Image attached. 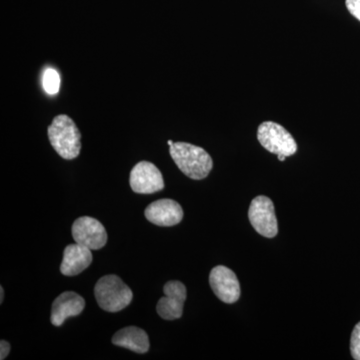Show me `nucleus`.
Returning <instances> with one entry per match:
<instances>
[{"label": "nucleus", "instance_id": "nucleus-1", "mask_svg": "<svg viewBox=\"0 0 360 360\" xmlns=\"http://www.w3.org/2000/svg\"><path fill=\"white\" fill-rule=\"evenodd\" d=\"M169 153L177 167L189 179L201 180L212 172V156L200 146L186 142H174L170 146Z\"/></svg>", "mask_w": 360, "mask_h": 360}, {"label": "nucleus", "instance_id": "nucleus-2", "mask_svg": "<svg viewBox=\"0 0 360 360\" xmlns=\"http://www.w3.org/2000/svg\"><path fill=\"white\" fill-rule=\"evenodd\" d=\"M49 141L54 150L65 160L77 158L82 149V134L70 116H56L47 129Z\"/></svg>", "mask_w": 360, "mask_h": 360}, {"label": "nucleus", "instance_id": "nucleus-3", "mask_svg": "<svg viewBox=\"0 0 360 360\" xmlns=\"http://www.w3.org/2000/svg\"><path fill=\"white\" fill-rule=\"evenodd\" d=\"M94 295L101 309L108 312H118L129 307L134 293L117 276L101 277L94 288Z\"/></svg>", "mask_w": 360, "mask_h": 360}, {"label": "nucleus", "instance_id": "nucleus-4", "mask_svg": "<svg viewBox=\"0 0 360 360\" xmlns=\"http://www.w3.org/2000/svg\"><path fill=\"white\" fill-rule=\"evenodd\" d=\"M257 139L266 150L274 155L288 158L297 151V144L292 135L276 122H262L258 127Z\"/></svg>", "mask_w": 360, "mask_h": 360}, {"label": "nucleus", "instance_id": "nucleus-5", "mask_svg": "<svg viewBox=\"0 0 360 360\" xmlns=\"http://www.w3.org/2000/svg\"><path fill=\"white\" fill-rule=\"evenodd\" d=\"M248 219L253 229L264 238H274L278 233L274 202L267 196L259 195L251 201Z\"/></svg>", "mask_w": 360, "mask_h": 360}, {"label": "nucleus", "instance_id": "nucleus-6", "mask_svg": "<svg viewBox=\"0 0 360 360\" xmlns=\"http://www.w3.org/2000/svg\"><path fill=\"white\" fill-rule=\"evenodd\" d=\"M73 239L78 245L91 250H98L108 243V233L103 224L89 217H79L73 222Z\"/></svg>", "mask_w": 360, "mask_h": 360}, {"label": "nucleus", "instance_id": "nucleus-7", "mask_svg": "<svg viewBox=\"0 0 360 360\" xmlns=\"http://www.w3.org/2000/svg\"><path fill=\"white\" fill-rule=\"evenodd\" d=\"M129 184L132 191L139 194L155 193L165 188L160 170L148 161H141L132 168Z\"/></svg>", "mask_w": 360, "mask_h": 360}, {"label": "nucleus", "instance_id": "nucleus-8", "mask_svg": "<svg viewBox=\"0 0 360 360\" xmlns=\"http://www.w3.org/2000/svg\"><path fill=\"white\" fill-rule=\"evenodd\" d=\"M165 297H161L156 305V311L165 321H175L182 316L186 300V288L180 281H168L163 288Z\"/></svg>", "mask_w": 360, "mask_h": 360}, {"label": "nucleus", "instance_id": "nucleus-9", "mask_svg": "<svg viewBox=\"0 0 360 360\" xmlns=\"http://www.w3.org/2000/svg\"><path fill=\"white\" fill-rule=\"evenodd\" d=\"M210 288L214 295L225 303H234L240 297V284L231 269L224 265L212 269L210 276Z\"/></svg>", "mask_w": 360, "mask_h": 360}, {"label": "nucleus", "instance_id": "nucleus-10", "mask_svg": "<svg viewBox=\"0 0 360 360\" xmlns=\"http://www.w3.org/2000/svg\"><path fill=\"white\" fill-rule=\"evenodd\" d=\"M144 214L149 222L162 227L174 226L184 219V210L179 203L168 198L150 203Z\"/></svg>", "mask_w": 360, "mask_h": 360}, {"label": "nucleus", "instance_id": "nucleus-11", "mask_svg": "<svg viewBox=\"0 0 360 360\" xmlns=\"http://www.w3.org/2000/svg\"><path fill=\"white\" fill-rule=\"evenodd\" d=\"M85 300L73 291H65L52 303L51 321L54 326H61L70 317L77 316L84 311Z\"/></svg>", "mask_w": 360, "mask_h": 360}, {"label": "nucleus", "instance_id": "nucleus-12", "mask_svg": "<svg viewBox=\"0 0 360 360\" xmlns=\"http://www.w3.org/2000/svg\"><path fill=\"white\" fill-rule=\"evenodd\" d=\"M91 251L78 243L66 246L63 251V264L60 265L61 274L65 276H75L82 274L91 264L94 259Z\"/></svg>", "mask_w": 360, "mask_h": 360}, {"label": "nucleus", "instance_id": "nucleus-13", "mask_svg": "<svg viewBox=\"0 0 360 360\" xmlns=\"http://www.w3.org/2000/svg\"><path fill=\"white\" fill-rule=\"evenodd\" d=\"M112 343L116 347L127 348L136 354H146L149 350L148 335L143 329L129 326L120 329L113 335Z\"/></svg>", "mask_w": 360, "mask_h": 360}, {"label": "nucleus", "instance_id": "nucleus-14", "mask_svg": "<svg viewBox=\"0 0 360 360\" xmlns=\"http://www.w3.org/2000/svg\"><path fill=\"white\" fill-rule=\"evenodd\" d=\"M60 86V77L58 71L47 68L44 75V87L49 94H56Z\"/></svg>", "mask_w": 360, "mask_h": 360}, {"label": "nucleus", "instance_id": "nucleus-15", "mask_svg": "<svg viewBox=\"0 0 360 360\" xmlns=\"http://www.w3.org/2000/svg\"><path fill=\"white\" fill-rule=\"evenodd\" d=\"M350 352L354 359L360 360V322L355 326L350 340Z\"/></svg>", "mask_w": 360, "mask_h": 360}, {"label": "nucleus", "instance_id": "nucleus-16", "mask_svg": "<svg viewBox=\"0 0 360 360\" xmlns=\"http://www.w3.org/2000/svg\"><path fill=\"white\" fill-rule=\"evenodd\" d=\"M348 11L360 21V0H347Z\"/></svg>", "mask_w": 360, "mask_h": 360}, {"label": "nucleus", "instance_id": "nucleus-17", "mask_svg": "<svg viewBox=\"0 0 360 360\" xmlns=\"http://www.w3.org/2000/svg\"><path fill=\"white\" fill-rule=\"evenodd\" d=\"M11 352V345L6 340L0 341V359H6Z\"/></svg>", "mask_w": 360, "mask_h": 360}, {"label": "nucleus", "instance_id": "nucleus-18", "mask_svg": "<svg viewBox=\"0 0 360 360\" xmlns=\"http://www.w3.org/2000/svg\"><path fill=\"white\" fill-rule=\"evenodd\" d=\"M4 288H0V303L4 302Z\"/></svg>", "mask_w": 360, "mask_h": 360}, {"label": "nucleus", "instance_id": "nucleus-19", "mask_svg": "<svg viewBox=\"0 0 360 360\" xmlns=\"http://www.w3.org/2000/svg\"><path fill=\"white\" fill-rule=\"evenodd\" d=\"M277 158H278V160L281 161H284V160H285L286 156L279 155H277Z\"/></svg>", "mask_w": 360, "mask_h": 360}, {"label": "nucleus", "instance_id": "nucleus-20", "mask_svg": "<svg viewBox=\"0 0 360 360\" xmlns=\"http://www.w3.org/2000/svg\"><path fill=\"white\" fill-rule=\"evenodd\" d=\"M167 143H168V146H172V144H174V141H167Z\"/></svg>", "mask_w": 360, "mask_h": 360}]
</instances>
